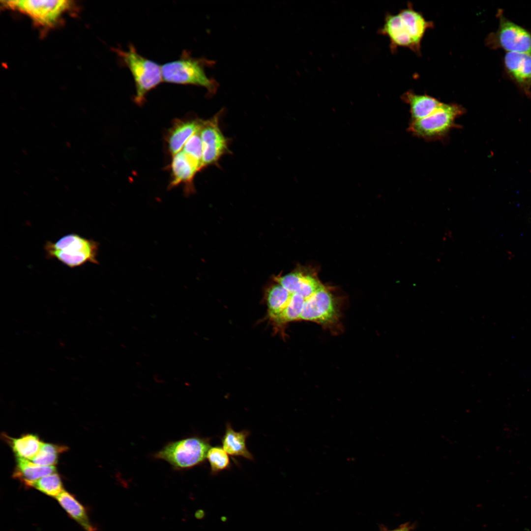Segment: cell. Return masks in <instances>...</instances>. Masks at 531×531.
I'll use <instances>...</instances> for the list:
<instances>
[{
	"label": "cell",
	"mask_w": 531,
	"mask_h": 531,
	"mask_svg": "<svg viewBox=\"0 0 531 531\" xmlns=\"http://www.w3.org/2000/svg\"><path fill=\"white\" fill-rule=\"evenodd\" d=\"M212 64V61L206 59L193 58L189 52L184 50L177 60L162 66L163 82L202 87L209 94H213L216 91L217 84L207 77L205 70Z\"/></svg>",
	"instance_id": "cell-1"
},
{
	"label": "cell",
	"mask_w": 531,
	"mask_h": 531,
	"mask_svg": "<svg viewBox=\"0 0 531 531\" xmlns=\"http://www.w3.org/2000/svg\"><path fill=\"white\" fill-rule=\"evenodd\" d=\"M114 50L133 76L136 88L134 102L142 105L147 94L163 82L162 66L139 54L132 44L129 45L127 50L119 48Z\"/></svg>",
	"instance_id": "cell-2"
},
{
	"label": "cell",
	"mask_w": 531,
	"mask_h": 531,
	"mask_svg": "<svg viewBox=\"0 0 531 531\" xmlns=\"http://www.w3.org/2000/svg\"><path fill=\"white\" fill-rule=\"evenodd\" d=\"M99 244L76 234L66 235L55 242L46 241L44 250L47 258L56 259L73 268L87 263L98 264Z\"/></svg>",
	"instance_id": "cell-3"
},
{
	"label": "cell",
	"mask_w": 531,
	"mask_h": 531,
	"mask_svg": "<svg viewBox=\"0 0 531 531\" xmlns=\"http://www.w3.org/2000/svg\"><path fill=\"white\" fill-rule=\"evenodd\" d=\"M210 442V438L197 435L170 442L153 457L167 462L174 470H188L204 463L211 447Z\"/></svg>",
	"instance_id": "cell-4"
},
{
	"label": "cell",
	"mask_w": 531,
	"mask_h": 531,
	"mask_svg": "<svg viewBox=\"0 0 531 531\" xmlns=\"http://www.w3.org/2000/svg\"><path fill=\"white\" fill-rule=\"evenodd\" d=\"M465 108L456 103H443L433 113L423 118L411 121L408 131L414 136L426 140L444 138L457 125V118L464 114Z\"/></svg>",
	"instance_id": "cell-5"
},
{
	"label": "cell",
	"mask_w": 531,
	"mask_h": 531,
	"mask_svg": "<svg viewBox=\"0 0 531 531\" xmlns=\"http://www.w3.org/2000/svg\"><path fill=\"white\" fill-rule=\"evenodd\" d=\"M498 16V29L488 36L487 45L491 48H502L506 53H531V33L507 19L501 12H499Z\"/></svg>",
	"instance_id": "cell-6"
},
{
	"label": "cell",
	"mask_w": 531,
	"mask_h": 531,
	"mask_svg": "<svg viewBox=\"0 0 531 531\" xmlns=\"http://www.w3.org/2000/svg\"><path fill=\"white\" fill-rule=\"evenodd\" d=\"M6 7L26 14L39 24L51 26L70 6L65 0H19L3 1Z\"/></svg>",
	"instance_id": "cell-7"
},
{
	"label": "cell",
	"mask_w": 531,
	"mask_h": 531,
	"mask_svg": "<svg viewBox=\"0 0 531 531\" xmlns=\"http://www.w3.org/2000/svg\"><path fill=\"white\" fill-rule=\"evenodd\" d=\"M338 311L331 293L323 286L305 299L300 320L327 325L338 319Z\"/></svg>",
	"instance_id": "cell-8"
},
{
	"label": "cell",
	"mask_w": 531,
	"mask_h": 531,
	"mask_svg": "<svg viewBox=\"0 0 531 531\" xmlns=\"http://www.w3.org/2000/svg\"><path fill=\"white\" fill-rule=\"evenodd\" d=\"M221 112L213 118L203 120L201 127L203 144V169L216 163L225 153L228 152V141L219 126Z\"/></svg>",
	"instance_id": "cell-9"
},
{
	"label": "cell",
	"mask_w": 531,
	"mask_h": 531,
	"mask_svg": "<svg viewBox=\"0 0 531 531\" xmlns=\"http://www.w3.org/2000/svg\"><path fill=\"white\" fill-rule=\"evenodd\" d=\"M507 74L526 94H531V53L507 52L504 57Z\"/></svg>",
	"instance_id": "cell-10"
},
{
	"label": "cell",
	"mask_w": 531,
	"mask_h": 531,
	"mask_svg": "<svg viewBox=\"0 0 531 531\" xmlns=\"http://www.w3.org/2000/svg\"><path fill=\"white\" fill-rule=\"evenodd\" d=\"M379 32L388 37L391 51L398 47H407L417 54L416 48L399 13L392 15L387 13L384 23Z\"/></svg>",
	"instance_id": "cell-11"
},
{
	"label": "cell",
	"mask_w": 531,
	"mask_h": 531,
	"mask_svg": "<svg viewBox=\"0 0 531 531\" xmlns=\"http://www.w3.org/2000/svg\"><path fill=\"white\" fill-rule=\"evenodd\" d=\"M399 14L411 36L417 54L420 55L421 40L427 30L433 27V23L426 21L421 13L413 9L410 3Z\"/></svg>",
	"instance_id": "cell-12"
},
{
	"label": "cell",
	"mask_w": 531,
	"mask_h": 531,
	"mask_svg": "<svg viewBox=\"0 0 531 531\" xmlns=\"http://www.w3.org/2000/svg\"><path fill=\"white\" fill-rule=\"evenodd\" d=\"M202 122L200 119L175 121L167 136L169 150L173 156L178 153L188 139L200 129Z\"/></svg>",
	"instance_id": "cell-13"
},
{
	"label": "cell",
	"mask_w": 531,
	"mask_h": 531,
	"mask_svg": "<svg viewBox=\"0 0 531 531\" xmlns=\"http://www.w3.org/2000/svg\"><path fill=\"white\" fill-rule=\"evenodd\" d=\"M172 179L170 187L172 188L180 183H185L192 190L193 178L196 173L200 171L198 166L182 151L174 155L171 164Z\"/></svg>",
	"instance_id": "cell-14"
},
{
	"label": "cell",
	"mask_w": 531,
	"mask_h": 531,
	"mask_svg": "<svg viewBox=\"0 0 531 531\" xmlns=\"http://www.w3.org/2000/svg\"><path fill=\"white\" fill-rule=\"evenodd\" d=\"M401 99L410 106L411 121L427 117L442 103L435 97L427 94H418L411 90L403 93Z\"/></svg>",
	"instance_id": "cell-15"
},
{
	"label": "cell",
	"mask_w": 531,
	"mask_h": 531,
	"mask_svg": "<svg viewBox=\"0 0 531 531\" xmlns=\"http://www.w3.org/2000/svg\"><path fill=\"white\" fill-rule=\"evenodd\" d=\"M249 434V431L247 430L235 431L231 424L228 422L224 434L221 438L222 447L231 456L241 457L253 461V455L248 450L246 443Z\"/></svg>",
	"instance_id": "cell-16"
},
{
	"label": "cell",
	"mask_w": 531,
	"mask_h": 531,
	"mask_svg": "<svg viewBox=\"0 0 531 531\" xmlns=\"http://www.w3.org/2000/svg\"><path fill=\"white\" fill-rule=\"evenodd\" d=\"M56 472L55 466H41L28 459L16 458V465L13 476L26 487H30L32 483L40 478Z\"/></svg>",
	"instance_id": "cell-17"
},
{
	"label": "cell",
	"mask_w": 531,
	"mask_h": 531,
	"mask_svg": "<svg viewBox=\"0 0 531 531\" xmlns=\"http://www.w3.org/2000/svg\"><path fill=\"white\" fill-rule=\"evenodd\" d=\"M55 498L68 515L86 531H96V528L90 521L86 508L74 496L63 490Z\"/></svg>",
	"instance_id": "cell-18"
},
{
	"label": "cell",
	"mask_w": 531,
	"mask_h": 531,
	"mask_svg": "<svg viewBox=\"0 0 531 531\" xmlns=\"http://www.w3.org/2000/svg\"><path fill=\"white\" fill-rule=\"evenodd\" d=\"M9 442L16 458L32 460L39 451L43 443L39 437L33 434H26L18 438L4 436Z\"/></svg>",
	"instance_id": "cell-19"
},
{
	"label": "cell",
	"mask_w": 531,
	"mask_h": 531,
	"mask_svg": "<svg viewBox=\"0 0 531 531\" xmlns=\"http://www.w3.org/2000/svg\"><path fill=\"white\" fill-rule=\"evenodd\" d=\"M292 295L278 283L268 289L266 300L269 316L272 320L286 307Z\"/></svg>",
	"instance_id": "cell-20"
},
{
	"label": "cell",
	"mask_w": 531,
	"mask_h": 531,
	"mask_svg": "<svg viewBox=\"0 0 531 531\" xmlns=\"http://www.w3.org/2000/svg\"><path fill=\"white\" fill-rule=\"evenodd\" d=\"M305 299L297 294H292L286 307L272 320L278 324H282L300 320Z\"/></svg>",
	"instance_id": "cell-21"
},
{
	"label": "cell",
	"mask_w": 531,
	"mask_h": 531,
	"mask_svg": "<svg viewBox=\"0 0 531 531\" xmlns=\"http://www.w3.org/2000/svg\"><path fill=\"white\" fill-rule=\"evenodd\" d=\"M66 448L64 446L43 442L39 451L31 461L41 466H54L58 462L59 454Z\"/></svg>",
	"instance_id": "cell-22"
},
{
	"label": "cell",
	"mask_w": 531,
	"mask_h": 531,
	"mask_svg": "<svg viewBox=\"0 0 531 531\" xmlns=\"http://www.w3.org/2000/svg\"><path fill=\"white\" fill-rule=\"evenodd\" d=\"M30 487L54 498L64 490L60 477L56 472L40 478L32 483Z\"/></svg>",
	"instance_id": "cell-23"
},
{
	"label": "cell",
	"mask_w": 531,
	"mask_h": 531,
	"mask_svg": "<svg viewBox=\"0 0 531 531\" xmlns=\"http://www.w3.org/2000/svg\"><path fill=\"white\" fill-rule=\"evenodd\" d=\"M206 459L210 465V474L212 475L228 470L231 466L228 454L220 446H211L208 451Z\"/></svg>",
	"instance_id": "cell-24"
},
{
	"label": "cell",
	"mask_w": 531,
	"mask_h": 531,
	"mask_svg": "<svg viewBox=\"0 0 531 531\" xmlns=\"http://www.w3.org/2000/svg\"><path fill=\"white\" fill-rule=\"evenodd\" d=\"M200 129L193 134L186 141L184 146L183 151L198 166L201 170L203 169V144Z\"/></svg>",
	"instance_id": "cell-25"
},
{
	"label": "cell",
	"mask_w": 531,
	"mask_h": 531,
	"mask_svg": "<svg viewBox=\"0 0 531 531\" xmlns=\"http://www.w3.org/2000/svg\"><path fill=\"white\" fill-rule=\"evenodd\" d=\"M414 526L413 525L411 524L410 523H406L401 525L399 527L392 530H387L384 529L383 531H411L413 529Z\"/></svg>",
	"instance_id": "cell-26"
},
{
	"label": "cell",
	"mask_w": 531,
	"mask_h": 531,
	"mask_svg": "<svg viewBox=\"0 0 531 531\" xmlns=\"http://www.w3.org/2000/svg\"><path fill=\"white\" fill-rule=\"evenodd\" d=\"M205 516V512L203 510H200L197 511L196 513V516L198 519H202Z\"/></svg>",
	"instance_id": "cell-27"
},
{
	"label": "cell",
	"mask_w": 531,
	"mask_h": 531,
	"mask_svg": "<svg viewBox=\"0 0 531 531\" xmlns=\"http://www.w3.org/2000/svg\"><path fill=\"white\" fill-rule=\"evenodd\" d=\"M221 519L223 522H225L227 520V518L225 516H223L221 518Z\"/></svg>",
	"instance_id": "cell-28"
}]
</instances>
